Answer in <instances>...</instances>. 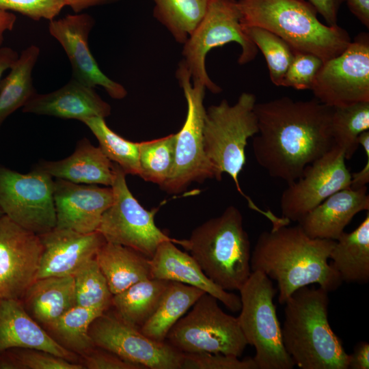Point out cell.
<instances>
[{
    "label": "cell",
    "mask_w": 369,
    "mask_h": 369,
    "mask_svg": "<svg viewBox=\"0 0 369 369\" xmlns=\"http://www.w3.org/2000/svg\"><path fill=\"white\" fill-rule=\"evenodd\" d=\"M258 131L252 149L258 164L271 177L290 184L305 168L333 146V107L316 98L295 100L283 96L257 103Z\"/></svg>",
    "instance_id": "1"
},
{
    "label": "cell",
    "mask_w": 369,
    "mask_h": 369,
    "mask_svg": "<svg viewBox=\"0 0 369 369\" xmlns=\"http://www.w3.org/2000/svg\"><path fill=\"white\" fill-rule=\"evenodd\" d=\"M334 243L310 238L299 225L272 228L259 235L251 254V269L277 282L281 304L297 289L313 284L329 292L343 282L328 262Z\"/></svg>",
    "instance_id": "2"
},
{
    "label": "cell",
    "mask_w": 369,
    "mask_h": 369,
    "mask_svg": "<svg viewBox=\"0 0 369 369\" xmlns=\"http://www.w3.org/2000/svg\"><path fill=\"white\" fill-rule=\"evenodd\" d=\"M328 293L307 286L284 303L283 344L301 369H348V354L329 322Z\"/></svg>",
    "instance_id": "3"
},
{
    "label": "cell",
    "mask_w": 369,
    "mask_h": 369,
    "mask_svg": "<svg viewBox=\"0 0 369 369\" xmlns=\"http://www.w3.org/2000/svg\"><path fill=\"white\" fill-rule=\"evenodd\" d=\"M243 27H258L282 38L298 52L313 54L323 62L340 55L350 44L348 32L322 23L305 0H238Z\"/></svg>",
    "instance_id": "4"
},
{
    "label": "cell",
    "mask_w": 369,
    "mask_h": 369,
    "mask_svg": "<svg viewBox=\"0 0 369 369\" xmlns=\"http://www.w3.org/2000/svg\"><path fill=\"white\" fill-rule=\"evenodd\" d=\"M206 276L225 290H238L251 273V244L243 215L234 206L204 222L180 244Z\"/></svg>",
    "instance_id": "5"
},
{
    "label": "cell",
    "mask_w": 369,
    "mask_h": 369,
    "mask_svg": "<svg viewBox=\"0 0 369 369\" xmlns=\"http://www.w3.org/2000/svg\"><path fill=\"white\" fill-rule=\"evenodd\" d=\"M256 104L254 94L243 92L234 105L222 100L219 105L210 106L206 109L204 120V145L219 180L222 174H228L249 208L272 220L275 215L260 208L243 193L238 181V176L246 163L247 141L258 131Z\"/></svg>",
    "instance_id": "6"
},
{
    "label": "cell",
    "mask_w": 369,
    "mask_h": 369,
    "mask_svg": "<svg viewBox=\"0 0 369 369\" xmlns=\"http://www.w3.org/2000/svg\"><path fill=\"white\" fill-rule=\"evenodd\" d=\"M238 320L247 344L255 348L257 369H292L295 363L285 349L273 298L277 289L260 271H251L239 290Z\"/></svg>",
    "instance_id": "7"
},
{
    "label": "cell",
    "mask_w": 369,
    "mask_h": 369,
    "mask_svg": "<svg viewBox=\"0 0 369 369\" xmlns=\"http://www.w3.org/2000/svg\"><path fill=\"white\" fill-rule=\"evenodd\" d=\"M176 77L184 92L187 112L183 126L176 133L172 168L167 179L161 186L163 190L170 193H180L193 182H202L213 178L219 180L204 150L203 128L206 87L198 81H192L182 61L179 64Z\"/></svg>",
    "instance_id": "8"
},
{
    "label": "cell",
    "mask_w": 369,
    "mask_h": 369,
    "mask_svg": "<svg viewBox=\"0 0 369 369\" xmlns=\"http://www.w3.org/2000/svg\"><path fill=\"white\" fill-rule=\"evenodd\" d=\"M229 42L241 47L239 64L250 62L258 54V48L242 25L237 1L211 0L204 16L184 43L182 62L192 81L201 82L213 93L221 91L208 75L206 57L211 49Z\"/></svg>",
    "instance_id": "9"
},
{
    "label": "cell",
    "mask_w": 369,
    "mask_h": 369,
    "mask_svg": "<svg viewBox=\"0 0 369 369\" xmlns=\"http://www.w3.org/2000/svg\"><path fill=\"white\" fill-rule=\"evenodd\" d=\"M169 331L167 342L184 353H222L240 357L248 345L237 317L224 312L204 293Z\"/></svg>",
    "instance_id": "10"
},
{
    "label": "cell",
    "mask_w": 369,
    "mask_h": 369,
    "mask_svg": "<svg viewBox=\"0 0 369 369\" xmlns=\"http://www.w3.org/2000/svg\"><path fill=\"white\" fill-rule=\"evenodd\" d=\"M113 169V202L97 229L105 240L130 247L149 258L163 241L179 245L180 240L169 237L156 226L154 216L158 208H144L128 189L124 172L115 163Z\"/></svg>",
    "instance_id": "11"
},
{
    "label": "cell",
    "mask_w": 369,
    "mask_h": 369,
    "mask_svg": "<svg viewBox=\"0 0 369 369\" xmlns=\"http://www.w3.org/2000/svg\"><path fill=\"white\" fill-rule=\"evenodd\" d=\"M53 178L33 167L27 174L0 164V209L20 226L37 234L56 225Z\"/></svg>",
    "instance_id": "12"
},
{
    "label": "cell",
    "mask_w": 369,
    "mask_h": 369,
    "mask_svg": "<svg viewBox=\"0 0 369 369\" xmlns=\"http://www.w3.org/2000/svg\"><path fill=\"white\" fill-rule=\"evenodd\" d=\"M310 90L330 107L369 101V34L359 33L340 55L324 62Z\"/></svg>",
    "instance_id": "13"
},
{
    "label": "cell",
    "mask_w": 369,
    "mask_h": 369,
    "mask_svg": "<svg viewBox=\"0 0 369 369\" xmlns=\"http://www.w3.org/2000/svg\"><path fill=\"white\" fill-rule=\"evenodd\" d=\"M95 346L108 350L144 369H181L183 353L168 342L155 341L109 310L91 323Z\"/></svg>",
    "instance_id": "14"
},
{
    "label": "cell",
    "mask_w": 369,
    "mask_h": 369,
    "mask_svg": "<svg viewBox=\"0 0 369 369\" xmlns=\"http://www.w3.org/2000/svg\"><path fill=\"white\" fill-rule=\"evenodd\" d=\"M342 150L336 146L308 165L288 184L280 198L282 217L298 222L336 192L350 187L351 174Z\"/></svg>",
    "instance_id": "15"
},
{
    "label": "cell",
    "mask_w": 369,
    "mask_h": 369,
    "mask_svg": "<svg viewBox=\"0 0 369 369\" xmlns=\"http://www.w3.org/2000/svg\"><path fill=\"white\" fill-rule=\"evenodd\" d=\"M42 250L39 234L0 217V299L23 298L37 278Z\"/></svg>",
    "instance_id": "16"
},
{
    "label": "cell",
    "mask_w": 369,
    "mask_h": 369,
    "mask_svg": "<svg viewBox=\"0 0 369 369\" xmlns=\"http://www.w3.org/2000/svg\"><path fill=\"white\" fill-rule=\"evenodd\" d=\"M94 24L91 15L79 12L50 20L49 31L65 51L72 78L92 87L100 86L112 98L122 99L126 89L101 71L89 49L88 37Z\"/></svg>",
    "instance_id": "17"
},
{
    "label": "cell",
    "mask_w": 369,
    "mask_h": 369,
    "mask_svg": "<svg viewBox=\"0 0 369 369\" xmlns=\"http://www.w3.org/2000/svg\"><path fill=\"white\" fill-rule=\"evenodd\" d=\"M113 200L111 187H101L55 178V228L81 233L97 231L102 217Z\"/></svg>",
    "instance_id": "18"
},
{
    "label": "cell",
    "mask_w": 369,
    "mask_h": 369,
    "mask_svg": "<svg viewBox=\"0 0 369 369\" xmlns=\"http://www.w3.org/2000/svg\"><path fill=\"white\" fill-rule=\"evenodd\" d=\"M39 236L43 250L36 279L73 276L83 264L95 258L106 241L98 231L81 233L57 228Z\"/></svg>",
    "instance_id": "19"
},
{
    "label": "cell",
    "mask_w": 369,
    "mask_h": 369,
    "mask_svg": "<svg viewBox=\"0 0 369 369\" xmlns=\"http://www.w3.org/2000/svg\"><path fill=\"white\" fill-rule=\"evenodd\" d=\"M94 88L72 77L53 92L36 94L23 107L22 111L81 122L92 117L105 118L111 114V106Z\"/></svg>",
    "instance_id": "20"
},
{
    "label": "cell",
    "mask_w": 369,
    "mask_h": 369,
    "mask_svg": "<svg viewBox=\"0 0 369 369\" xmlns=\"http://www.w3.org/2000/svg\"><path fill=\"white\" fill-rule=\"evenodd\" d=\"M150 266L154 278L196 287L215 297L230 311L237 312L241 310L240 297L223 290L210 280L196 260L179 249L173 241H163L159 245L150 258Z\"/></svg>",
    "instance_id": "21"
},
{
    "label": "cell",
    "mask_w": 369,
    "mask_h": 369,
    "mask_svg": "<svg viewBox=\"0 0 369 369\" xmlns=\"http://www.w3.org/2000/svg\"><path fill=\"white\" fill-rule=\"evenodd\" d=\"M12 348L42 350L81 364L80 357L56 342L20 300L0 299V353Z\"/></svg>",
    "instance_id": "22"
},
{
    "label": "cell",
    "mask_w": 369,
    "mask_h": 369,
    "mask_svg": "<svg viewBox=\"0 0 369 369\" xmlns=\"http://www.w3.org/2000/svg\"><path fill=\"white\" fill-rule=\"evenodd\" d=\"M369 211L367 187L336 192L310 210L298 225L310 238L337 240L357 213Z\"/></svg>",
    "instance_id": "23"
},
{
    "label": "cell",
    "mask_w": 369,
    "mask_h": 369,
    "mask_svg": "<svg viewBox=\"0 0 369 369\" xmlns=\"http://www.w3.org/2000/svg\"><path fill=\"white\" fill-rule=\"evenodd\" d=\"M35 167L49 174L53 178L86 184L111 187L115 173L113 163L94 146L88 139H80L69 156L59 161L38 162Z\"/></svg>",
    "instance_id": "24"
},
{
    "label": "cell",
    "mask_w": 369,
    "mask_h": 369,
    "mask_svg": "<svg viewBox=\"0 0 369 369\" xmlns=\"http://www.w3.org/2000/svg\"><path fill=\"white\" fill-rule=\"evenodd\" d=\"M30 316L44 326L76 305L72 275L36 279L20 300Z\"/></svg>",
    "instance_id": "25"
},
{
    "label": "cell",
    "mask_w": 369,
    "mask_h": 369,
    "mask_svg": "<svg viewBox=\"0 0 369 369\" xmlns=\"http://www.w3.org/2000/svg\"><path fill=\"white\" fill-rule=\"evenodd\" d=\"M95 258L113 295L152 277L150 258L130 247L105 241Z\"/></svg>",
    "instance_id": "26"
},
{
    "label": "cell",
    "mask_w": 369,
    "mask_h": 369,
    "mask_svg": "<svg viewBox=\"0 0 369 369\" xmlns=\"http://www.w3.org/2000/svg\"><path fill=\"white\" fill-rule=\"evenodd\" d=\"M329 258L342 282L366 284L369 281V212L351 232L335 241Z\"/></svg>",
    "instance_id": "27"
},
{
    "label": "cell",
    "mask_w": 369,
    "mask_h": 369,
    "mask_svg": "<svg viewBox=\"0 0 369 369\" xmlns=\"http://www.w3.org/2000/svg\"><path fill=\"white\" fill-rule=\"evenodd\" d=\"M170 281L150 278L113 295V312L127 324L139 329L154 314Z\"/></svg>",
    "instance_id": "28"
},
{
    "label": "cell",
    "mask_w": 369,
    "mask_h": 369,
    "mask_svg": "<svg viewBox=\"0 0 369 369\" xmlns=\"http://www.w3.org/2000/svg\"><path fill=\"white\" fill-rule=\"evenodd\" d=\"M40 49L30 45L23 50L0 81V129L5 120L37 94L32 72L40 55Z\"/></svg>",
    "instance_id": "29"
},
{
    "label": "cell",
    "mask_w": 369,
    "mask_h": 369,
    "mask_svg": "<svg viewBox=\"0 0 369 369\" xmlns=\"http://www.w3.org/2000/svg\"><path fill=\"white\" fill-rule=\"evenodd\" d=\"M204 293L196 287L170 281L156 310L140 328L141 332L155 341H165L172 327Z\"/></svg>",
    "instance_id": "30"
},
{
    "label": "cell",
    "mask_w": 369,
    "mask_h": 369,
    "mask_svg": "<svg viewBox=\"0 0 369 369\" xmlns=\"http://www.w3.org/2000/svg\"><path fill=\"white\" fill-rule=\"evenodd\" d=\"M102 313L75 305L42 327L60 346L81 358L95 346L89 329L93 320Z\"/></svg>",
    "instance_id": "31"
},
{
    "label": "cell",
    "mask_w": 369,
    "mask_h": 369,
    "mask_svg": "<svg viewBox=\"0 0 369 369\" xmlns=\"http://www.w3.org/2000/svg\"><path fill=\"white\" fill-rule=\"evenodd\" d=\"M153 14L184 44L204 16L211 0H152Z\"/></svg>",
    "instance_id": "32"
},
{
    "label": "cell",
    "mask_w": 369,
    "mask_h": 369,
    "mask_svg": "<svg viewBox=\"0 0 369 369\" xmlns=\"http://www.w3.org/2000/svg\"><path fill=\"white\" fill-rule=\"evenodd\" d=\"M330 126L333 145L349 160L359 146V135L369 130V101L333 107Z\"/></svg>",
    "instance_id": "33"
},
{
    "label": "cell",
    "mask_w": 369,
    "mask_h": 369,
    "mask_svg": "<svg viewBox=\"0 0 369 369\" xmlns=\"http://www.w3.org/2000/svg\"><path fill=\"white\" fill-rule=\"evenodd\" d=\"M81 122L94 134L100 148L111 161L118 164L126 174L140 176L139 142L131 141L115 133L103 118H89Z\"/></svg>",
    "instance_id": "34"
},
{
    "label": "cell",
    "mask_w": 369,
    "mask_h": 369,
    "mask_svg": "<svg viewBox=\"0 0 369 369\" xmlns=\"http://www.w3.org/2000/svg\"><path fill=\"white\" fill-rule=\"evenodd\" d=\"M176 139L175 133L139 142V177L160 187L164 184L174 164Z\"/></svg>",
    "instance_id": "35"
},
{
    "label": "cell",
    "mask_w": 369,
    "mask_h": 369,
    "mask_svg": "<svg viewBox=\"0 0 369 369\" xmlns=\"http://www.w3.org/2000/svg\"><path fill=\"white\" fill-rule=\"evenodd\" d=\"M73 277L76 305L102 312L109 310L113 295L96 258L83 264Z\"/></svg>",
    "instance_id": "36"
},
{
    "label": "cell",
    "mask_w": 369,
    "mask_h": 369,
    "mask_svg": "<svg viewBox=\"0 0 369 369\" xmlns=\"http://www.w3.org/2000/svg\"><path fill=\"white\" fill-rule=\"evenodd\" d=\"M243 28L263 54L271 82L276 86H282L296 51L284 40L269 30L258 27Z\"/></svg>",
    "instance_id": "37"
},
{
    "label": "cell",
    "mask_w": 369,
    "mask_h": 369,
    "mask_svg": "<svg viewBox=\"0 0 369 369\" xmlns=\"http://www.w3.org/2000/svg\"><path fill=\"white\" fill-rule=\"evenodd\" d=\"M83 368L81 364L35 348H12L0 353V369Z\"/></svg>",
    "instance_id": "38"
},
{
    "label": "cell",
    "mask_w": 369,
    "mask_h": 369,
    "mask_svg": "<svg viewBox=\"0 0 369 369\" xmlns=\"http://www.w3.org/2000/svg\"><path fill=\"white\" fill-rule=\"evenodd\" d=\"M323 63L320 58L313 54L296 51L282 86L298 90H310Z\"/></svg>",
    "instance_id": "39"
},
{
    "label": "cell",
    "mask_w": 369,
    "mask_h": 369,
    "mask_svg": "<svg viewBox=\"0 0 369 369\" xmlns=\"http://www.w3.org/2000/svg\"><path fill=\"white\" fill-rule=\"evenodd\" d=\"M181 369H257L251 357H239L222 353H184Z\"/></svg>",
    "instance_id": "40"
},
{
    "label": "cell",
    "mask_w": 369,
    "mask_h": 369,
    "mask_svg": "<svg viewBox=\"0 0 369 369\" xmlns=\"http://www.w3.org/2000/svg\"><path fill=\"white\" fill-rule=\"evenodd\" d=\"M66 7L65 0H0V10L14 11L33 20L55 18Z\"/></svg>",
    "instance_id": "41"
},
{
    "label": "cell",
    "mask_w": 369,
    "mask_h": 369,
    "mask_svg": "<svg viewBox=\"0 0 369 369\" xmlns=\"http://www.w3.org/2000/svg\"><path fill=\"white\" fill-rule=\"evenodd\" d=\"M81 364L87 369H144L142 366L127 361L115 353L95 346L81 357Z\"/></svg>",
    "instance_id": "42"
},
{
    "label": "cell",
    "mask_w": 369,
    "mask_h": 369,
    "mask_svg": "<svg viewBox=\"0 0 369 369\" xmlns=\"http://www.w3.org/2000/svg\"><path fill=\"white\" fill-rule=\"evenodd\" d=\"M358 144L362 146L365 151L366 162L360 171L351 174L350 187L353 189L366 187L369 182V130L359 135Z\"/></svg>",
    "instance_id": "43"
},
{
    "label": "cell",
    "mask_w": 369,
    "mask_h": 369,
    "mask_svg": "<svg viewBox=\"0 0 369 369\" xmlns=\"http://www.w3.org/2000/svg\"><path fill=\"white\" fill-rule=\"evenodd\" d=\"M328 25H337L341 5L346 0H308Z\"/></svg>",
    "instance_id": "44"
},
{
    "label": "cell",
    "mask_w": 369,
    "mask_h": 369,
    "mask_svg": "<svg viewBox=\"0 0 369 369\" xmlns=\"http://www.w3.org/2000/svg\"><path fill=\"white\" fill-rule=\"evenodd\" d=\"M348 368H369V343L361 341L357 343L351 354H348Z\"/></svg>",
    "instance_id": "45"
},
{
    "label": "cell",
    "mask_w": 369,
    "mask_h": 369,
    "mask_svg": "<svg viewBox=\"0 0 369 369\" xmlns=\"http://www.w3.org/2000/svg\"><path fill=\"white\" fill-rule=\"evenodd\" d=\"M351 12L368 29L369 28V0H346Z\"/></svg>",
    "instance_id": "46"
},
{
    "label": "cell",
    "mask_w": 369,
    "mask_h": 369,
    "mask_svg": "<svg viewBox=\"0 0 369 369\" xmlns=\"http://www.w3.org/2000/svg\"><path fill=\"white\" fill-rule=\"evenodd\" d=\"M18 53L8 46H0V81L5 70L10 69L18 59Z\"/></svg>",
    "instance_id": "47"
},
{
    "label": "cell",
    "mask_w": 369,
    "mask_h": 369,
    "mask_svg": "<svg viewBox=\"0 0 369 369\" xmlns=\"http://www.w3.org/2000/svg\"><path fill=\"white\" fill-rule=\"evenodd\" d=\"M119 0H65L66 6L70 7L74 13H79L91 7L104 5Z\"/></svg>",
    "instance_id": "48"
},
{
    "label": "cell",
    "mask_w": 369,
    "mask_h": 369,
    "mask_svg": "<svg viewBox=\"0 0 369 369\" xmlns=\"http://www.w3.org/2000/svg\"><path fill=\"white\" fill-rule=\"evenodd\" d=\"M16 20V16L10 11L0 10V46L4 40V33L12 31Z\"/></svg>",
    "instance_id": "49"
},
{
    "label": "cell",
    "mask_w": 369,
    "mask_h": 369,
    "mask_svg": "<svg viewBox=\"0 0 369 369\" xmlns=\"http://www.w3.org/2000/svg\"><path fill=\"white\" fill-rule=\"evenodd\" d=\"M3 215V212L1 211V210L0 209V217L2 216Z\"/></svg>",
    "instance_id": "50"
}]
</instances>
